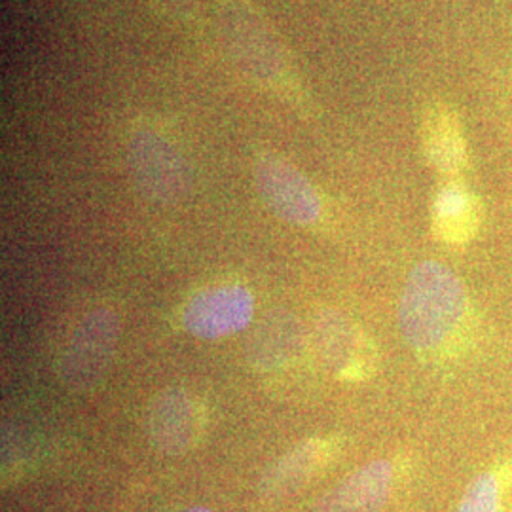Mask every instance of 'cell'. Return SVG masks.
<instances>
[{"label": "cell", "mask_w": 512, "mask_h": 512, "mask_svg": "<svg viewBox=\"0 0 512 512\" xmlns=\"http://www.w3.org/2000/svg\"><path fill=\"white\" fill-rule=\"evenodd\" d=\"M302 346V332L298 323L291 319H274L264 323L255 334L253 363L262 368H275L293 359Z\"/></svg>", "instance_id": "obj_12"}, {"label": "cell", "mask_w": 512, "mask_h": 512, "mask_svg": "<svg viewBox=\"0 0 512 512\" xmlns=\"http://www.w3.org/2000/svg\"><path fill=\"white\" fill-rule=\"evenodd\" d=\"M395 480L391 461L376 459L338 484L317 512H378L389 499Z\"/></svg>", "instance_id": "obj_7"}, {"label": "cell", "mask_w": 512, "mask_h": 512, "mask_svg": "<svg viewBox=\"0 0 512 512\" xmlns=\"http://www.w3.org/2000/svg\"><path fill=\"white\" fill-rule=\"evenodd\" d=\"M133 167L137 179L154 198H177L186 186L183 164L173 148L162 139L145 135L133 147Z\"/></svg>", "instance_id": "obj_10"}, {"label": "cell", "mask_w": 512, "mask_h": 512, "mask_svg": "<svg viewBox=\"0 0 512 512\" xmlns=\"http://www.w3.org/2000/svg\"><path fill=\"white\" fill-rule=\"evenodd\" d=\"M165 6L177 12H186L192 6V0H164Z\"/></svg>", "instance_id": "obj_14"}, {"label": "cell", "mask_w": 512, "mask_h": 512, "mask_svg": "<svg viewBox=\"0 0 512 512\" xmlns=\"http://www.w3.org/2000/svg\"><path fill=\"white\" fill-rule=\"evenodd\" d=\"M469 319V294L450 268L425 260L408 274L399 300V329L414 351L439 355L454 348Z\"/></svg>", "instance_id": "obj_1"}, {"label": "cell", "mask_w": 512, "mask_h": 512, "mask_svg": "<svg viewBox=\"0 0 512 512\" xmlns=\"http://www.w3.org/2000/svg\"><path fill=\"white\" fill-rule=\"evenodd\" d=\"M334 456V442L311 439L300 442L264 475L262 492L268 497L293 494L310 482Z\"/></svg>", "instance_id": "obj_11"}, {"label": "cell", "mask_w": 512, "mask_h": 512, "mask_svg": "<svg viewBox=\"0 0 512 512\" xmlns=\"http://www.w3.org/2000/svg\"><path fill=\"white\" fill-rule=\"evenodd\" d=\"M482 222L480 200L463 184L442 186L433 202L435 236L448 245H465L475 238Z\"/></svg>", "instance_id": "obj_9"}, {"label": "cell", "mask_w": 512, "mask_h": 512, "mask_svg": "<svg viewBox=\"0 0 512 512\" xmlns=\"http://www.w3.org/2000/svg\"><path fill=\"white\" fill-rule=\"evenodd\" d=\"M258 192L281 219L311 226L321 217V200L310 181L293 165L264 154L255 165Z\"/></svg>", "instance_id": "obj_3"}, {"label": "cell", "mask_w": 512, "mask_h": 512, "mask_svg": "<svg viewBox=\"0 0 512 512\" xmlns=\"http://www.w3.org/2000/svg\"><path fill=\"white\" fill-rule=\"evenodd\" d=\"M421 145L429 164L444 175H458L469 162L467 143L458 114L448 105L425 110L421 122Z\"/></svg>", "instance_id": "obj_8"}, {"label": "cell", "mask_w": 512, "mask_h": 512, "mask_svg": "<svg viewBox=\"0 0 512 512\" xmlns=\"http://www.w3.org/2000/svg\"><path fill=\"white\" fill-rule=\"evenodd\" d=\"M315 334L323 359L342 380H363L372 372V344L342 315L327 311L317 321Z\"/></svg>", "instance_id": "obj_6"}, {"label": "cell", "mask_w": 512, "mask_h": 512, "mask_svg": "<svg viewBox=\"0 0 512 512\" xmlns=\"http://www.w3.org/2000/svg\"><path fill=\"white\" fill-rule=\"evenodd\" d=\"M203 425L202 404L181 389L165 391L148 406V439L165 456L186 454L202 437Z\"/></svg>", "instance_id": "obj_5"}, {"label": "cell", "mask_w": 512, "mask_h": 512, "mask_svg": "<svg viewBox=\"0 0 512 512\" xmlns=\"http://www.w3.org/2000/svg\"><path fill=\"white\" fill-rule=\"evenodd\" d=\"M120 321L116 311L97 308L74 327L59 357V376L74 391H92L105 378L116 344Z\"/></svg>", "instance_id": "obj_2"}, {"label": "cell", "mask_w": 512, "mask_h": 512, "mask_svg": "<svg viewBox=\"0 0 512 512\" xmlns=\"http://www.w3.org/2000/svg\"><path fill=\"white\" fill-rule=\"evenodd\" d=\"M183 512H211V511H207V509H200V507H198V509H188V511H183Z\"/></svg>", "instance_id": "obj_15"}, {"label": "cell", "mask_w": 512, "mask_h": 512, "mask_svg": "<svg viewBox=\"0 0 512 512\" xmlns=\"http://www.w3.org/2000/svg\"><path fill=\"white\" fill-rule=\"evenodd\" d=\"M255 298L241 285H217L196 294L183 311L184 329L190 334L217 340L249 327Z\"/></svg>", "instance_id": "obj_4"}, {"label": "cell", "mask_w": 512, "mask_h": 512, "mask_svg": "<svg viewBox=\"0 0 512 512\" xmlns=\"http://www.w3.org/2000/svg\"><path fill=\"white\" fill-rule=\"evenodd\" d=\"M511 478V465L476 476L465 490L458 512H503V490Z\"/></svg>", "instance_id": "obj_13"}]
</instances>
